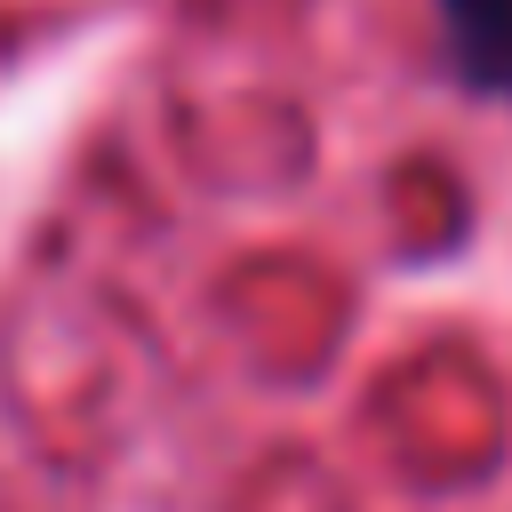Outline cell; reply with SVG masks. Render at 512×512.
<instances>
[{"instance_id": "6da1fadb", "label": "cell", "mask_w": 512, "mask_h": 512, "mask_svg": "<svg viewBox=\"0 0 512 512\" xmlns=\"http://www.w3.org/2000/svg\"><path fill=\"white\" fill-rule=\"evenodd\" d=\"M440 32L472 88L512 96V0H440Z\"/></svg>"}]
</instances>
